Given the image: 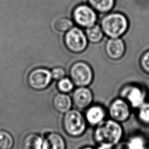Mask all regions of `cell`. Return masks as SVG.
Here are the masks:
<instances>
[{
	"label": "cell",
	"mask_w": 149,
	"mask_h": 149,
	"mask_svg": "<svg viewBox=\"0 0 149 149\" xmlns=\"http://www.w3.org/2000/svg\"><path fill=\"white\" fill-rule=\"evenodd\" d=\"M123 136V128L120 123L111 119H105L95 126L93 137L98 145L114 147Z\"/></svg>",
	"instance_id": "1"
},
{
	"label": "cell",
	"mask_w": 149,
	"mask_h": 149,
	"mask_svg": "<svg viewBox=\"0 0 149 149\" xmlns=\"http://www.w3.org/2000/svg\"><path fill=\"white\" fill-rule=\"evenodd\" d=\"M62 125L65 133L71 137H79L86 132L87 122L80 111L71 109L63 114Z\"/></svg>",
	"instance_id": "2"
},
{
	"label": "cell",
	"mask_w": 149,
	"mask_h": 149,
	"mask_svg": "<svg viewBox=\"0 0 149 149\" xmlns=\"http://www.w3.org/2000/svg\"><path fill=\"white\" fill-rule=\"evenodd\" d=\"M103 32L111 38H116L126 31L128 22L126 17L120 13H113L105 16L101 22Z\"/></svg>",
	"instance_id": "3"
},
{
	"label": "cell",
	"mask_w": 149,
	"mask_h": 149,
	"mask_svg": "<svg viewBox=\"0 0 149 149\" xmlns=\"http://www.w3.org/2000/svg\"><path fill=\"white\" fill-rule=\"evenodd\" d=\"M70 79L77 87H87L93 79V71L90 66L83 62L74 63L70 69Z\"/></svg>",
	"instance_id": "4"
},
{
	"label": "cell",
	"mask_w": 149,
	"mask_h": 149,
	"mask_svg": "<svg viewBox=\"0 0 149 149\" xmlns=\"http://www.w3.org/2000/svg\"><path fill=\"white\" fill-rule=\"evenodd\" d=\"M52 79L51 72L47 69L39 68L32 70L27 76V83L29 87L37 91L47 88Z\"/></svg>",
	"instance_id": "5"
},
{
	"label": "cell",
	"mask_w": 149,
	"mask_h": 149,
	"mask_svg": "<svg viewBox=\"0 0 149 149\" xmlns=\"http://www.w3.org/2000/svg\"><path fill=\"white\" fill-rule=\"evenodd\" d=\"M131 107L123 98L114 99L109 104L108 112L110 119L122 123L127 121L131 114Z\"/></svg>",
	"instance_id": "6"
},
{
	"label": "cell",
	"mask_w": 149,
	"mask_h": 149,
	"mask_svg": "<svg viewBox=\"0 0 149 149\" xmlns=\"http://www.w3.org/2000/svg\"><path fill=\"white\" fill-rule=\"evenodd\" d=\"M65 42L68 49L73 52L83 51L87 44V38L83 31L79 27H72L66 34Z\"/></svg>",
	"instance_id": "7"
},
{
	"label": "cell",
	"mask_w": 149,
	"mask_h": 149,
	"mask_svg": "<svg viewBox=\"0 0 149 149\" xmlns=\"http://www.w3.org/2000/svg\"><path fill=\"white\" fill-rule=\"evenodd\" d=\"M75 22L80 26L88 27L94 25L97 15L93 9L87 5H82L77 6L73 11Z\"/></svg>",
	"instance_id": "8"
},
{
	"label": "cell",
	"mask_w": 149,
	"mask_h": 149,
	"mask_svg": "<svg viewBox=\"0 0 149 149\" xmlns=\"http://www.w3.org/2000/svg\"><path fill=\"white\" fill-rule=\"evenodd\" d=\"M121 97L128 102L131 108H138L145 102L146 93L141 87L131 86L123 90Z\"/></svg>",
	"instance_id": "9"
},
{
	"label": "cell",
	"mask_w": 149,
	"mask_h": 149,
	"mask_svg": "<svg viewBox=\"0 0 149 149\" xmlns=\"http://www.w3.org/2000/svg\"><path fill=\"white\" fill-rule=\"evenodd\" d=\"M72 99L77 109H86L93 104V94L87 87H77L73 91Z\"/></svg>",
	"instance_id": "10"
},
{
	"label": "cell",
	"mask_w": 149,
	"mask_h": 149,
	"mask_svg": "<svg viewBox=\"0 0 149 149\" xmlns=\"http://www.w3.org/2000/svg\"><path fill=\"white\" fill-rule=\"evenodd\" d=\"M106 115V109L102 105L92 104L86 109L84 116L88 125L95 127L105 120Z\"/></svg>",
	"instance_id": "11"
},
{
	"label": "cell",
	"mask_w": 149,
	"mask_h": 149,
	"mask_svg": "<svg viewBox=\"0 0 149 149\" xmlns=\"http://www.w3.org/2000/svg\"><path fill=\"white\" fill-rule=\"evenodd\" d=\"M66 147L64 137L59 133L48 132L43 137L42 149H66Z\"/></svg>",
	"instance_id": "12"
},
{
	"label": "cell",
	"mask_w": 149,
	"mask_h": 149,
	"mask_svg": "<svg viewBox=\"0 0 149 149\" xmlns=\"http://www.w3.org/2000/svg\"><path fill=\"white\" fill-rule=\"evenodd\" d=\"M125 50L123 41L118 37L109 39L105 45V51L111 59H118L121 58Z\"/></svg>",
	"instance_id": "13"
},
{
	"label": "cell",
	"mask_w": 149,
	"mask_h": 149,
	"mask_svg": "<svg viewBox=\"0 0 149 149\" xmlns=\"http://www.w3.org/2000/svg\"><path fill=\"white\" fill-rule=\"evenodd\" d=\"M52 105L56 112L64 114L72 108V97L68 94L59 92L54 95L52 99Z\"/></svg>",
	"instance_id": "14"
},
{
	"label": "cell",
	"mask_w": 149,
	"mask_h": 149,
	"mask_svg": "<svg viewBox=\"0 0 149 149\" xmlns=\"http://www.w3.org/2000/svg\"><path fill=\"white\" fill-rule=\"evenodd\" d=\"M43 137L37 133L27 134L23 141V149H42Z\"/></svg>",
	"instance_id": "15"
},
{
	"label": "cell",
	"mask_w": 149,
	"mask_h": 149,
	"mask_svg": "<svg viewBox=\"0 0 149 149\" xmlns=\"http://www.w3.org/2000/svg\"><path fill=\"white\" fill-rule=\"evenodd\" d=\"M90 5L97 11L107 12L114 6V0H88Z\"/></svg>",
	"instance_id": "16"
},
{
	"label": "cell",
	"mask_w": 149,
	"mask_h": 149,
	"mask_svg": "<svg viewBox=\"0 0 149 149\" xmlns=\"http://www.w3.org/2000/svg\"><path fill=\"white\" fill-rule=\"evenodd\" d=\"M86 33L88 40L92 42H98L103 37V31L98 25H93L87 27Z\"/></svg>",
	"instance_id": "17"
},
{
	"label": "cell",
	"mask_w": 149,
	"mask_h": 149,
	"mask_svg": "<svg viewBox=\"0 0 149 149\" xmlns=\"http://www.w3.org/2000/svg\"><path fill=\"white\" fill-rule=\"evenodd\" d=\"M14 143V139L10 133L0 130V149H12Z\"/></svg>",
	"instance_id": "18"
},
{
	"label": "cell",
	"mask_w": 149,
	"mask_h": 149,
	"mask_svg": "<svg viewBox=\"0 0 149 149\" xmlns=\"http://www.w3.org/2000/svg\"><path fill=\"white\" fill-rule=\"evenodd\" d=\"M73 26V22L67 17H61L56 19L54 24V29L59 32H65L69 30Z\"/></svg>",
	"instance_id": "19"
},
{
	"label": "cell",
	"mask_w": 149,
	"mask_h": 149,
	"mask_svg": "<svg viewBox=\"0 0 149 149\" xmlns=\"http://www.w3.org/2000/svg\"><path fill=\"white\" fill-rule=\"evenodd\" d=\"M137 117L143 124L149 125V102H144L138 108Z\"/></svg>",
	"instance_id": "20"
},
{
	"label": "cell",
	"mask_w": 149,
	"mask_h": 149,
	"mask_svg": "<svg viewBox=\"0 0 149 149\" xmlns=\"http://www.w3.org/2000/svg\"><path fill=\"white\" fill-rule=\"evenodd\" d=\"M74 86V84L70 79L65 77L58 80L57 83V88L59 92L68 94L73 91Z\"/></svg>",
	"instance_id": "21"
},
{
	"label": "cell",
	"mask_w": 149,
	"mask_h": 149,
	"mask_svg": "<svg viewBox=\"0 0 149 149\" xmlns=\"http://www.w3.org/2000/svg\"><path fill=\"white\" fill-rule=\"evenodd\" d=\"M130 149H143L146 146L144 139L140 136H134L127 141Z\"/></svg>",
	"instance_id": "22"
},
{
	"label": "cell",
	"mask_w": 149,
	"mask_h": 149,
	"mask_svg": "<svg viewBox=\"0 0 149 149\" xmlns=\"http://www.w3.org/2000/svg\"><path fill=\"white\" fill-rule=\"evenodd\" d=\"M51 72L52 79L58 81L65 77L66 74L65 70L61 67H56L54 68Z\"/></svg>",
	"instance_id": "23"
},
{
	"label": "cell",
	"mask_w": 149,
	"mask_h": 149,
	"mask_svg": "<svg viewBox=\"0 0 149 149\" xmlns=\"http://www.w3.org/2000/svg\"><path fill=\"white\" fill-rule=\"evenodd\" d=\"M140 63L143 70L149 73V51L145 52L141 56Z\"/></svg>",
	"instance_id": "24"
},
{
	"label": "cell",
	"mask_w": 149,
	"mask_h": 149,
	"mask_svg": "<svg viewBox=\"0 0 149 149\" xmlns=\"http://www.w3.org/2000/svg\"><path fill=\"white\" fill-rule=\"evenodd\" d=\"M113 149H130L127 141H120L118 144L113 147Z\"/></svg>",
	"instance_id": "25"
},
{
	"label": "cell",
	"mask_w": 149,
	"mask_h": 149,
	"mask_svg": "<svg viewBox=\"0 0 149 149\" xmlns=\"http://www.w3.org/2000/svg\"><path fill=\"white\" fill-rule=\"evenodd\" d=\"M113 147L107 145H98L97 149H113Z\"/></svg>",
	"instance_id": "26"
},
{
	"label": "cell",
	"mask_w": 149,
	"mask_h": 149,
	"mask_svg": "<svg viewBox=\"0 0 149 149\" xmlns=\"http://www.w3.org/2000/svg\"><path fill=\"white\" fill-rule=\"evenodd\" d=\"M80 149H97V148H94L91 146H85V147L81 148Z\"/></svg>",
	"instance_id": "27"
},
{
	"label": "cell",
	"mask_w": 149,
	"mask_h": 149,
	"mask_svg": "<svg viewBox=\"0 0 149 149\" xmlns=\"http://www.w3.org/2000/svg\"><path fill=\"white\" fill-rule=\"evenodd\" d=\"M143 149H149V146L146 145V146L144 147V148Z\"/></svg>",
	"instance_id": "28"
}]
</instances>
